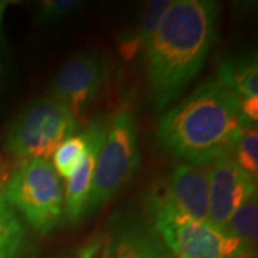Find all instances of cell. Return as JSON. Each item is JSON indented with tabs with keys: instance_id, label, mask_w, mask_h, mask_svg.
<instances>
[{
	"instance_id": "6da1fadb",
	"label": "cell",
	"mask_w": 258,
	"mask_h": 258,
	"mask_svg": "<svg viewBox=\"0 0 258 258\" xmlns=\"http://www.w3.org/2000/svg\"><path fill=\"white\" fill-rule=\"evenodd\" d=\"M220 5L214 0H172L142 53L154 109L172 106L201 72L217 42Z\"/></svg>"
},
{
	"instance_id": "7a4b0ae2",
	"label": "cell",
	"mask_w": 258,
	"mask_h": 258,
	"mask_svg": "<svg viewBox=\"0 0 258 258\" xmlns=\"http://www.w3.org/2000/svg\"><path fill=\"white\" fill-rule=\"evenodd\" d=\"M248 125L252 123L241 113L240 96L211 76L162 112L155 137L168 157L184 164L210 165L232 154Z\"/></svg>"
},
{
	"instance_id": "3957f363",
	"label": "cell",
	"mask_w": 258,
	"mask_h": 258,
	"mask_svg": "<svg viewBox=\"0 0 258 258\" xmlns=\"http://www.w3.org/2000/svg\"><path fill=\"white\" fill-rule=\"evenodd\" d=\"M149 224L174 258H254L224 228L198 221L172 205L147 197Z\"/></svg>"
},
{
	"instance_id": "277c9868",
	"label": "cell",
	"mask_w": 258,
	"mask_h": 258,
	"mask_svg": "<svg viewBox=\"0 0 258 258\" xmlns=\"http://www.w3.org/2000/svg\"><path fill=\"white\" fill-rule=\"evenodd\" d=\"M79 128V120L69 108L45 95L28 103L10 120L3 148L18 164L36 158L47 159Z\"/></svg>"
},
{
	"instance_id": "5b68a950",
	"label": "cell",
	"mask_w": 258,
	"mask_h": 258,
	"mask_svg": "<svg viewBox=\"0 0 258 258\" xmlns=\"http://www.w3.org/2000/svg\"><path fill=\"white\" fill-rule=\"evenodd\" d=\"M2 194L39 235L53 232L63 221V186L49 159L18 164Z\"/></svg>"
},
{
	"instance_id": "8992f818",
	"label": "cell",
	"mask_w": 258,
	"mask_h": 258,
	"mask_svg": "<svg viewBox=\"0 0 258 258\" xmlns=\"http://www.w3.org/2000/svg\"><path fill=\"white\" fill-rule=\"evenodd\" d=\"M139 168L138 129L135 113L125 103L109 120L103 141L86 214H93L118 195L129 184Z\"/></svg>"
},
{
	"instance_id": "52a82bcc",
	"label": "cell",
	"mask_w": 258,
	"mask_h": 258,
	"mask_svg": "<svg viewBox=\"0 0 258 258\" xmlns=\"http://www.w3.org/2000/svg\"><path fill=\"white\" fill-rule=\"evenodd\" d=\"M108 75L109 66L102 52H79L57 71L47 95L62 102L76 118H79L99 95Z\"/></svg>"
},
{
	"instance_id": "ba28073f",
	"label": "cell",
	"mask_w": 258,
	"mask_h": 258,
	"mask_svg": "<svg viewBox=\"0 0 258 258\" xmlns=\"http://www.w3.org/2000/svg\"><path fill=\"white\" fill-rule=\"evenodd\" d=\"M148 189V197L172 205L194 220L208 221V165L181 162Z\"/></svg>"
},
{
	"instance_id": "9c48e42d",
	"label": "cell",
	"mask_w": 258,
	"mask_h": 258,
	"mask_svg": "<svg viewBox=\"0 0 258 258\" xmlns=\"http://www.w3.org/2000/svg\"><path fill=\"white\" fill-rule=\"evenodd\" d=\"M208 222L224 228L234 211L252 192H257V181L241 168L232 154L208 165Z\"/></svg>"
},
{
	"instance_id": "30bf717a",
	"label": "cell",
	"mask_w": 258,
	"mask_h": 258,
	"mask_svg": "<svg viewBox=\"0 0 258 258\" xmlns=\"http://www.w3.org/2000/svg\"><path fill=\"white\" fill-rule=\"evenodd\" d=\"M108 126L109 120L105 116H98L85 128L88 134V147L74 174L66 179V188L63 191V220L68 224H78L86 214L96 162L108 132Z\"/></svg>"
},
{
	"instance_id": "8fae6325",
	"label": "cell",
	"mask_w": 258,
	"mask_h": 258,
	"mask_svg": "<svg viewBox=\"0 0 258 258\" xmlns=\"http://www.w3.org/2000/svg\"><path fill=\"white\" fill-rule=\"evenodd\" d=\"M113 258H174L148 221L126 218L118 222Z\"/></svg>"
},
{
	"instance_id": "7c38bea8",
	"label": "cell",
	"mask_w": 258,
	"mask_h": 258,
	"mask_svg": "<svg viewBox=\"0 0 258 258\" xmlns=\"http://www.w3.org/2000/svg\"><path fill=\"white\" fill-rule=\"evenodd\" d=\"M171 2L172 0L148 2L139 18L118 36L119 55L123 60H132L144 53Z\"/></svg>"
},
{
	"instance_id": "4fadbf2b",
	"label": "cell",
	"mask_w": 258,
	"mask_h": 258,
	"mask_svg": "<svg viewBox=\"0 0 258 258\" xmlns=\"http://www.w3.org/2000/svg\"><path fill=\"white\" fill-rule=\"evenodd\" d=\"M217 78L241 99L258 98L257 53L225 59L218 66Z\"/></svg>"
},
{
	"instance_id": "5bb4252c",
	"label": "cell",
	"mask_w": 258,
	"mask_h": 258,
	"mask_svg": "<svg viewBox=\"0 0 258 258\" xmlns=\"http://www.w3.org/2000/svg\"><path fill=\"white\" fill-rule=\"evenodd\" d=\"M28 227L0 192V258H23Z\"/></svg>"
},
{
	"instance_id": "9a60e30c",
	"label": "cell",
	"mask_w": 258,
	"mask_h": 258,
	"mask_svg": "<svg viewBox=\"0 0 258 258\" xmlns=\"http://www.w3.org/2000/svg\"><path fill=\"white\" fill-rule=\"evenodd\" d=\"M225 230L249 251L257 252L258 197L252 192L231 215Z\"/></svg>"
},
{
	"instance_id": "2e32d148",
	"label": "cell",
	"mask_w": 258,
	"mask_h": 258,
	"mask_svg": "<svg viewBox=\"0 0 258 258\" xmlns=\"http://www.w3.org/2000/svg\"><path fill=\"white\" fill-rule=\"evenodd\" d=\"M88 147V134L83 129L82 132H78L66 138L56 148L52 155V166L55 168L56 174L62 179H68L74 174L76 166L79 164L81 158L83 157Z\"/></svg>"
},
{
	"instance_id": "e0dca14e",
	"label": "cell",
	"mask_w": 258,
	"mask_h": 258,
	"mask_svg": "<svg viewBox=\"0 0 258 258\" xmlns=\"http://www.w3.org/2000/svg\"><path fill=\"white\" fill-rule=\"evenodd\" d=\"M81 8L82 3L78 0H43L37 3L33 19L39 28L56 26L68 22Z\"/></svg>"
},
{
	"instance_id": "ac0fdd59",
	"label": "cell",
	"mask_w": 258,
	"mask_h": 258,
	"mask_svg": "<svg viewBox=\"0 0 258 258\" xmlns=\"http://www.w3.org/2000/svg\"><path fill=\"white\" fill-rule=\"evenodd\" d=\"M232 157L254 181L258 179V129L248 125L237 141Z\"/></svg>"
},
{
	"instance_id": "d6986e66",
	"label": "cell",
	"mask_w": 258,
	"mask_h": 258,
	"mask_svg": "<svg viewBox=\"0 0 258 258\" xmlns=\"http://www.w3.org/2000/svg\"><path fill=\"white\" fill-rule=\"evenodd\" d=\"M105 235L106 234H99V232L92 235L83 245H81V248L76 251L74 258H98L103 245Z\"/></svg>"
},
{
	"instance_id": "ffe728a7",
	"label": "cell",
	"mask_w": 258,
	"mask_h": 258,
	"mask_svg": "<svg viewBox=\"0 0 258 258\" xmlns=\"http://www.w3.org/2000/svg\"><path fill=\"white\" fill-rule=\"evenodd\" d=\"M241 113L244 119L257 125L258 120V98H248V99H241Z\"/></svg>"
},
{
	"instance_id": "44dd1931",
	"label": "cell",
	"mask_w": 258,
	"mask_h": 258,
	"mask_svg": "<svg viewBox=\"0 0 258 258\" xmlns=\"http://www.w3.org/2000/svg\"><path fill=\"white\" fill-rule=\"evenodd\" d=\"M9 78V53L3 39L0 36V95L3 92Z\"/></svg>"
},
{
	"instance_id": "7402d4cb",
	"label": "cell",
	"mask_w": 258,
	"mask_h": 258,
	"mask_svg": "<svg viewBox=\"0 0 258 258\" xmlns=\"http://www.w3.org/2000/svg\"><path fill=\"white\" fill-rule=\"evenodd\" d=\"M98 258H113V241H112V237L109 234L105 235L103 245H102Z\"/></svg>"
},
{
	"instance_id": "603a6c76",
	"label": "cell",
	"mask_w": 258,
	"mask_h": 258,
	"mask_svg": "<svg viewBox=\"0 0 258 258\" xmlns=\"http://www.w3.org/2000/svg\"><path fill=\"white\" fill-rule=\"evenodd\" d=\"M2 169H3V162H2V159H0V174H2Z\"/></svg>"
}]
</instances>
